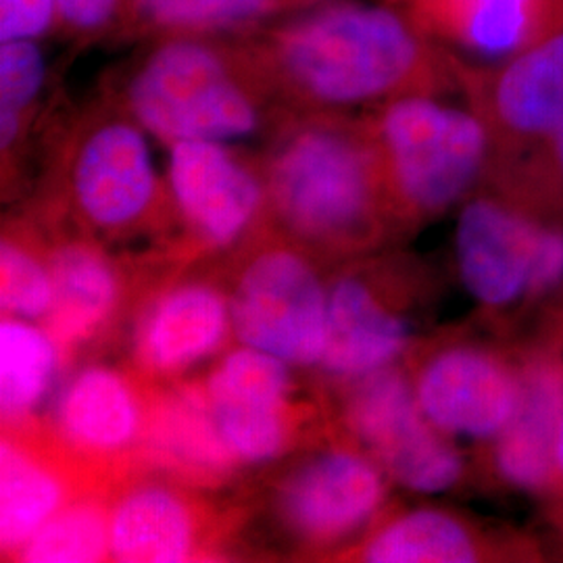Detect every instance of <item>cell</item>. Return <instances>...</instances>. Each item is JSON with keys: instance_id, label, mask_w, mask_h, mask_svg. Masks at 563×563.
I'll return each instance as SVG.
<instances>
[{"instance_id": "obj_11", "label": "cell", "mask_w": 563, "mask_h": 563, "mask_svg": "<svg viewBox=\"0 0 563 563\" xmlns=\"http://www.w3.org/2000/svg\"><path fill=\"white\" fill-rule=\"evenodd\" d=\"M395 484L341 432L292 463L274 486L276 528L305 553H346L378 523Z\"/></svg>"}, {"instance_id": "obj_12", "label": "cell", "mask_w": 563, "mask_h": 563, "mask_svg": "<svg viewBox=\"0 0 563 563\" xmlns=\"http://www.w3.org/2000/svg\"><path fill=\"white\" fill-rule=\"evenodd\" d=\"M295 365L260 349L234 344L211 363L199 386L230 457L255 467L288 455L309 422Z\"/></svg>"}, {"instance_id": "obj_8", "label": "cell", "mask_w": 563, "mask_h": 563, "mask_svg": "<svg viewBox=\"0 0 563 563\" xmlns=\"http://www.w3.org/2000/svg\"><path fill=\"white\" fill-rule=\"evenodd\" d=\"M402 363L428 420L453 441L474 444V455L499 439L520 405L516 339L443 330L426 336Z\"/></svg>"}, {"instance_id": "obj_25", "label": "cell", "mask_w": 563, "mask_h": 563, "mask_svg": "<svg viewBox=\"0 0 563 563\" xmlns=\"http://www.w3.org/2000/svg\"><path fill=\"white\" fill-rule=\"evenodd\" d=\"M483 188L539 218L563 223V123L520 155L490 163Z\"/></svg>"}, {"instance_id": "obj_6", "label": "cell", "mask_w": 563, "mask_h": 563, "mask_svg": "<svg viewBox=\"0 0 563 563\" xmlns=\"http://www.w3.org/2000/svg\"><path fill=\"white\" fill-rule=\"evenodd\" d=\"M363 115L405 236L460 209L483 186L490 142L467 102L405 97Z\"/></svg>"}, {"instance_id": "obj_15", "label": "cell", "mask_w": 563, "mask_h": 563, "mask_svg": "<svg viewBox=\"0 0 563 563\" xmlns=\"http://www.w3.org/2000/svg\"><path fill=\"white\" fill-rule=\"evenodd\" d=\"M462 97L486 128L488 165L543 141L563 123V34L509 59H463Z\"/></svg>"}, {"instance_id": "obj_17", "label": "cell", "mask_w": 563, "mask_h": 563, "mask_svg": "<svg viewBox=\"0 0 563 563\" xmlns=\"http://www.w3.org/2000/svg\"><path fill=\"white\" fill-rule=\"evenodd\" d=\"M228 290L209 278L172 282L142 307L134 330V362L151 380L176 383L232 346Z\"/></svg>"}, {"instance_id": "obj_24", "label": "cell", "mask_w": 563, "mask_h": 563, "mask_svg": "<svg viewBox=\"0 0 563 563\" xmlns=\"http://www.w3.org/2000/svg\"><path fill=\"white\" fill-rule=\"evenodd\" d=\"M65 351L44 323L2 316L0 413L4 430H30L59 376Z\"/></svg>"}, {"instance_id": "obj_14", "label": "cell", "mask_w": 563, "mask_h": 563, "mask_svg": "<svg viewBox=\"0 0 563 563\" xmlns=\"http://www.w3.org/2000/svg\"><path fill=\"white\" fill-rule=\"evenodd\" d=\"M518 342L522 365L520 405L497 441L474 455L478 483L543 501L563 418V346L541 330Z\"/></svg>"}, {"instance_id": "obj_21", "label": "cell", "mask_w": 563, "mask_h": 563, "mask_svg": "<svg viewBox=\"0 0 563 563\" xmlns=\"http://www.w3.org/2000/svg\"><path fill=\"white\" fill-rule=\"evenodd\" d=\"M55 282V305L44 325L65 353L95 341L115 320L125 299V278L101 241L57 236L46 246Z\"/></svg>"}, {"instance_id": "obj_1", "label": "cell", "mask_w": 563, "mask_h": 563, "mask_svg": "<svg viewBox=\"0 0 563 563\" xmlns=\"http://www.w3.org/2000/svg\"><path fill=\"white\" fill-rule=\"evenodd\" d=\"M236 36L288 115L462 95L463 57L384 2H320Z\"/></svg>"}, {"instance_id": "obj_2", "label": "cell", "mask_w": 563, "mask_h": 563, "mask_svg": "<svg viewBox=\"0 0 563 563\" xmlns=\"http://www.w3.org/2000/svg\"><path fill=\"white\" fill-rule=\"evenodd\" d=\"M260 157L267 230L320 262L341 265L405 236L363 113H292Z\"/></svg>"}, {"instance_id": "obj_13", "label": "cell", "mask_w": 563, "mask_h": 563, "mask_svg": "<svg viewBox=\"0 0 563 563\" xmlns=\"http://www.w3.org/2000/svg\"><path fill=\"white\" fill-rule=\"evenodd\" d=\"M165 181L174 223L201 251H232L267 232L262 157L228 142H176Z\"/></svg>"}, {"instance_id": "obj_29", "label": "cell", "mask_w": 563, "mask_h": 563, "mask_svg": "<svg viewBox=\"0 0 563 563\" xmlns=\"http://www.w3.org/2000/svg\"><path fill=\"white\" fill-rule=\"evenodd\" d=\"M120 7L121 0H55V27L80 44L113 36Z\"/></svg>"}, {"instance_id": "obj_28", "label": "cell", "mask_w": 563, "mask_h": 563, "mask_svg": "<svg viewBox=\"0 0 563 563\" xmlns=\"http://www.w3.org/2000/svg\"><path fill=\"white\" fill-rule=\"evenodd\" d=\"M25 234V228L4 225L0 242L2 316L44 323L55 305V282L46 249Z\"/></svg>"}, {"instance_id": "obj_10", "label": "cell", "mask_w": 563, "mask_h": 563, "mask_svg": "<svg viewBox=\"0 0 563 563\" xmlns=\"http://www.w3.org/2000/svg\"><path fill=\"white\" fill-rule=\"evenodd\" d=\"M339 426L409 493L434 497L478 483L474 455L428 420L405 363L341 384Z\"/></svg>"}, {"instance_id": "obj_22", "label": "cell", "mask_w": 563, "mask_h": 563, "mask_svg": "<svg viewBox=\"0 0 563 563\" xmlns=\"http://www.w3.org/2000/svg\"><path fill=\"white\" fill-rule=\"evenodd\" d=\"M76 499L59 455L42 453L21 430H4L0 443V551L15 560L60 507Z\"/></svg>"}, {"instance_id": "obj_18", "label": "cell", "mask_w": 563, "mask_h": 563, "mask_svg": "<svg viewBox=\"0 0 563 563\" xmlns=\"http://www.w3.org/2000/svg\"><path fill=\"white\" fill-rule=\"evenodd\" d=\"M465 60L495 63L563 34V0H380Z\"/></svg>"}, {"instance_id": "obj_30", "label": "cell", "mask_w": 563, "mask_h": 563, "mask_svg": "<svg viewBox=\"0 0 563 563\" xmlns=\"http://www.w3.org/2000/svg\"><path fill=\"white\" fill-rule=\"evenodd\" d=\"M57 23L55 0H0L2 42L36 41Z\"/></svg>"}, {"instance_id": "obj_23", "label": "cell", "mask_w": 563, "mask_h": 563, "mask_svg": "<svg viewBox=\"0 0 563 563\" xmlns=\"http://www.w3.org/2000/svg\"><path fill=\"white\" fill-rule=\"evenodd\" d=\"M323 0H121V41L232 36Z\"/></svg>"}, {"instance_id": "obj_16", "label": "cell", "mask_w": 563, "mask_h": 563, "mask_svg": "<svg viewBox=\"0 0 563 563\" xmlns=\"http://www.w3.org/2000/svg\"><path fill=\"white\" fill-rule=\"evenodd\" d=\"M342 560L365 563L543 562V544L518 528L490 526L443 507H390Z\"/></svg>"}, {"instance_id": "obj_20", "label": "cell", "mask_w": 563, "mask_h": 563, "mask_svg": "<svg viewBox=\"0 0 563 563\" xmlns=\"http://www.w3.org/2000/svg\"><path fill=\"white\" fill-rule=\"evenodd\" d=\"M153 401L118 367L90 363L63 386L55 405V439L74 457L109 463L146 443Z\"/></svg>"}, {"instance_id": "obj_27", "label": "cell", "mask_w": 563, "mask_h": 563, "mask_svg": "<svg viewBox=\"0 0 563 563\" xmlns=\"http://www.w3.org/2000/svg\"><path fill=\"white\" fill-rule=\"evenodd\" d=\"M109 560V504L76 497L21 547L15 562L90 563Z\"/></svg>"}, {"instance_id": "obj_26", "label": "cell", "mask_w": 563, "mask_h": 563, "mask_svg": "<svg viewBox=\"0 0 563 563\" xmlns=\"http://www.w3.org/2000/svg\"><path fill=\"white\" fill-rule=\"evenodd\" d=\"M46 67L34 41L2 42L0 51V151L2 178L13 180L41 101Z\"/></svg>"}, {"instance_id": "obj_3", "label": "cell", "mask_w": 563, "mask_h": 563, "mask_svg": "<svg viewBox=\"0 0 563 563\" xmlns=\"http://www.w3.org/2000/svg\"><path fill=\"white\" fill-rule=\"evenodd\" d=\"M107 95L167 146L269 136L288 118L236 34L153 42L118 71Z\"/></svg>"}, {"instance_id": "obj_4", "label": "cell", "mask_w": 563, "mask_h": 563, "mask_svg": "<svg viewBox=\"0 0 563 563\" xmlns=\"http://www.w3.org/2000/svg\"><path fill=\"white\" fill-rule=\"evenodd\" d=\"M144 128L109 95L60 132L51 157L46 209L97 241H130L174 222Z\"/></svg>"}, {"instance_id": "obj_31", "label": "cell", "mask_w": 563, "mask_h": 563, "mask_svg": "<svg viewBox=\"0 0 563 563\" xmlns=\"http://www.w3.org/2000/svg\"><path fill=\"white\" fill-rule=\"evenodd\" d=\"M541 507L544 509L547 520L560 532L563 541V418L553 453V474Z\"/></svg>"}, {"instance_id": "obj_5", "label": "cell", "mask_w": 563, "mask_h": 563, "mask_svg": "<svg viewBox=\"0 0 563 563\" xmlns=\"http://www.w3.org/2000/svg\"><path fill=\"white\" fill-rule=\"evenodd\" d=\"M455 269L484 325L520 339L563 307V223L478 188L460 207Z\"/></svg>"}, {"instance_id": "obj_9", "label": "cell", "mask_w": 563, "mask_h": 563, "mask_svg": "<svg viewBox=\"0 0 563 563\" xmlns=\"http://www.w3.org/2000/svg\"><path fill=\"white\" fill-rule=\"evenodd\" d=\"M251 242L225 286L234 342L318 369L328 336L330 278L316 255L278 234Z\"/></svg>"}, {"instance_id": "obj_7", "label": "cell", "mask_w": 563, "mask_h": 563, "mask_svg": "<svg viewBox=\"0 0 563 563\" xmlns=\"http://www.w3.org/2000/svg\"><path fill=\"white\" fill-rule=\"evenodd\" d=\"M437 288L426 263L393 246L341 263L330 276L328 336L318 372L341 386L405 362L426 339Z\"/></svg>"}, {"instance_id": "obj_19", "label": "cell", "mask_w": 563, "mask_h": 563, "mask_svg": "<svg viewBox=\"0 0 563 563\" xmlns=\"http://www.w3.org/2000/svg\"><path fill=\"white\" fill-rule=\"evenodd\" d=\"M211 541L209 511L172 481H130L109 504L111 562H195Z\"/></svg>"}]
</instances>
